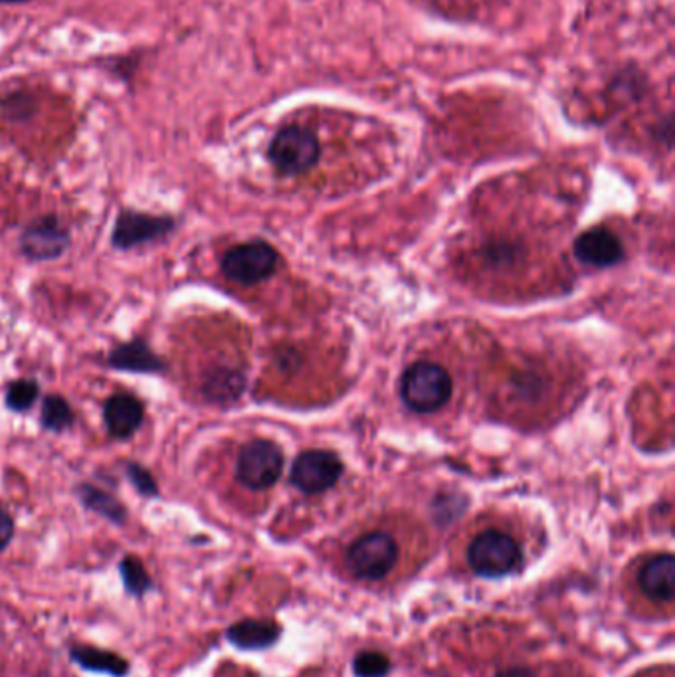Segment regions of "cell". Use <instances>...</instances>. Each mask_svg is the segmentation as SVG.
I'll use <instances>...</instances> for the list:
<instances>
[{"mask_svg": "<svg viewBox=\"0 0 675 677\" xmlns=\"http://www.w3.org/2000/svg\"><path fill=\"white\" fill-rule=\"evenodd\" d=\"M400 395L406 407L418 415L437 412L452 396V378L446 369L437 363L420 361L406 369L400 383Z\"/></svg>", "mask_w": 675, "mask_h": 677, "instance_id": "6da1fadb", "label": "cell"}, {"mask_svg": "<svg viewBox=\"0 0 675 677\" xmlns=\"http://www.w3.org/2000/svg\"><path fill=\"white\" fill-rule=\"evenodd\" d=\"M523 551L508 533L489 529L479 533L468 547L469 569L484 579H503L520 571Z\"/></svg>", "mask_w": 675, "mask_h": 677, "instance_id": "7a4b0ae2", "label": "cell"}, {"mask_svg": "<svg viewBox=\"0 0 675 677\" xmlns=\"http://www.w3.org/2000/svg\"><path fill=\"white\" fill-rule=\"evenodd\" d=\"M398 561V545L385 532L369 533L349 547L345 563L361 581H383Z\"/></svg>", "mask_w": 675, "mask_h": 677, "instance_id": "3957f363", "label": "cell"}, {"mask_svg": "<svg viewBox=\"0 0 675 677\" xmlns=\"http://www.w3.org/2000/svg\"><path fill=\"white\" fill-rule=\"evenodd\" d=\"M278 261L280 256L268 242H244L222 256L220 270L232 282L256 285L270 278L278 268Z\"/></svg>", "mask_w": 675, "mask_h": 677, "instance_id": "277c9868", "label": "cell"}, {"mask_svg": "<svg viewBox=\"0 0 675 677\" xmlns=\"http://www.w3.org/2000/svg\"><path fill=\"white\" fill-rule=\"evenodd\" d=\"M283 469L281 450L270 440H249L236 459V480L248 490H270L280 480Z\"/></svg>", "mask_w": 675, "mask_h": 677, "instance_id": "5b68a950", "label": "cell"}, {"mask_svg": "<svg viewBox=\"0 0 675 677\" xmlns=\"http://www.w3.org/2000/svg\"><path fill=\"white\" fill-rule=\"evenodd\" d=\"M268 155L281 175H302L319 161L322 147L312 131L303 127H283L274 137Z\"/></svg>", "mask_w": 675, "mask_h": 677, "instance_id": "8992f818", "label": "cell"}, {"mask_svg": "<svg viewBox=\"0 0 675 677\" xmlns=\"http://www.w3.org/2000/svg\"><path fill=\"white\" fill-rule=\"evenodd\" d=\"M175 230L177 220L173 217H159L139 210L124 209L114 222L112 246L115 250H136L139 246L165 241Z\"/></svg>", "mask_w": 675, "mask_h": 677, "instance_id": "52a82bcc", "label": "cell"}, {"mask_svg": "<svg viewBox=\"0 0 675 677\" xmlns=\"http://www.w3.org/2000/svg\"><path fill=\"white\" fill-rule=\"evenodd\" d=\"M70 230L54 214H44L28 222L22 230L19 248L32 261L58 260L70 248Z\"/></svg>", "mask_w": 675, "mask_h": 677, "instance_id": "ba28073f", "label": "cell"}, {"mask_svg": "<svg viewBox=\"0 0 675 677\" xmlns=\"http://www.w3.org/2000/svg\"><path fill=\"white\" fill-rule=\"evenodd\" d=\"M344 474V464L327 450H307L291 468V483L303 493H322L333 488Z\"/></svg>", "mask_w": 675, "mask_h": 677, "instance_id": "9c48e42d", "label": "cell"}, {"mask_svg": "<svg viewBox=\"0 0 675 677\" xmlns=\"http://www.w3.org/2000/svg\"><path fill=\"white\" fill-rule=\"evenodd\" d=\"M104 422L114 440H129L146 422V407L131 393H115L104 402Z\"/></svg>", "mask_w": 675, "mask_h": 677, "instance_id": "30bf717a", "label": "cell"}, {"mask_svg": "<svg viewBox=\"0 0 675 677\" xmlns=\"http://www.w3.org/2000/svg\"><path fill=\"white\" fill-rule=\"evenodd\" d=\"M107 365L133 375H163L166 371L165 361L141 337L114 347L107 354Z\"/></svg>", "mask_w": 675, "mask_h": 677, "instance_id": "8fae6325", "label": "cell"}, {"mask_svg": "<svg viewBox=\"0 0 675 677\" xmlns=\"http://www.w3.org/2000/svg\"><path fill=\"white\" fill-rule=\"evenodd\" d=\"M640 591L654 603L670 605L675 598V559L664 552L652 557L638 573Z\"/></svg>", "mask_w": 675, "mask_h": 677, "instance_id": "7c38bea8", "label": "cell"}, {"mask_svg": "<svg viewBox=\"0 0 675 677\" xmlns=\"http://www.w3.org/2000/svg\"><path fill=\"white\" fill-rule=\"evenodd\" d=\"M574 254L582 264L594 268H608L622 260L624 248L610 230L593 229L577 238Z\"/></svg>", "mask_w": 675, "mask_h": 677, "instance_id": "4fadbf2b", "label": "cell"}, {"mask_svg": "<svg viewBox=\"0 0 675 677\" xmlns=\"http://www.w3.org/2000/svg\"><path fill=\"white\" fill-rule=\"evenodd\" d=\"M226 640L238 650L254 652V650H266L271 647L280 640V626L271 620H260V618H246L236 625L230 626L226 630Z\"/></svg>", "mask_w": 675, "mask_h": 677, "instance_id": "5bb4252c", "label": "cell"}, {"mask_svg": "<svg viewBox=\"0 0 675 677\" xmlns=\"http://www.w3.org/2000/svg\"><path fill=\"white\" fill-rule=\"evenodd\" d=\"M70 660L85 672L104 674L109 677H125L131 669L129 662L124 656H119L117 652L95 646L70 647Z\"/></svg>", "mask_w": 675, "mask_h": 677, "instance_id": "9a60e30c", "label": "cell"}, {"mask_svg": "<svg viewBox=\"0 0 675 677\" xmlns=\"http://www.w3.org/2000/svg\"><path fill=\"white\" fill-rule=\"evenodd\" d=\"M75 498L80 500L85 510L92 511L95 515L104 517L105 522L114 523V525H125L129 517L127 507L121 501L94 483H78Z\"/></svg>", "mask_w": 675, "mask_h": 677, "instance_id": "2e32d148", "label": "cell"}, {"mask_svg": "<svg viewBox=\"0 0 675 677\" xmlns=\"http://www.w3.org/2000/svg\"><path fill=\"white\" fill-rule=\"evenodd\" d=\"M244 386L246 378L236 369H214L205 376L202 395L210 402L229 405L238 400V396L244 393Z\"/></svg>", "mask_w": 675, "mask_h": 677, "instance_id": "e0dca14e", "label": "cell"}, {"mask_svg": "<svg viewBox=\"0 0 675 677\" xmlns=\"http://www.w3.org/2000/svg\"><path fill=\"white\" fill-rule=\"evenodd\" d=\"M73 420H75V415L63 396H44L40 408V424L44 430L54 432V434H62L73 427Z\"/></svg>", "mask_w": 675, "mask_h": 677, "instance_id": "ac0fdd59", "label": "cell"}, {"mask_svg": "<svg viewBox=\"0 0 675 677\" xmlns=\"http://www.w3.org/2000/svg\"><path fill=\"white\" fill-rule=\"evenodd\" d=\"M119 574L124 583L125 593L133 598H143L153 591V579L147 573L143 561L136 555H125L119 563Z\"/></svg>", "mask_w": 675, "mask_h": 677, "instance_id": "d6986e66", "label": "cell"}, {"mask_svg": "<svg viewBox=\"0 0 675 677\" xmlns=\"http://www.w3.org/2000/svg\"><path fill=\"white\" fill-rule=\"evenodd\" d=\"M40 398V385L34 378L12 381L4 390V407L12 412H28Z\"/></svg>", "mask_w": 675, "mask_h": 677, "instance_id": "ffe728a7", "label": "cell"}, {"mask_svg": "<svg viewBox=\"0 0 675 677\" xmlns=\"http://www.w3.org/2000/svg\"><path fill=\"white\" fill-rule=\"evenodd\" d=\"M484 260L496 270H508L521 260L520 246L513 242H493L484 248Z\"/></svg>", "mask_w": 675, "mask_h": 677, "instance_id": "44dd1931", "label": "cell"}, {"mask_svg": "<svg viewBox=\"0 0 675 677\" xmlns=\"http://www.w3.org/2000/svg\"><path fill=\"white\" fill-rule=\"evenodd\" d=\"M125 474H127L129 483L136 488L137 493H139L141 498H149V500L159 498L161 491H159L156 480L146 466H141L139 462H127Z\"/></svg>", "mask_w": 675, "mask_h": 677, "instance_id": "7402d4cb", "label": "cell"}, {"mask_svg": "<svg viewBox=\"0 0 675 677\" xmlns=\"http://www.w3.org/2000/svg\"><path fill=\"white\" fill-rule=\"evenodd\" d=\"M353 672L357 677H386L391 672V660L381 652H361L354 657Z\"/></svg>", "mask_w": 675, "mask_h": 677, "instance_id": "603a6c76", "label": "cell"}, {"mask_svg": "<svg viewBox=\"0 0 675 677\" xmlns=\"http://www.w3.org/2000/svg\"><path fill=\"white\" fill-rule=\"evenodd\" d=\"M12 537H14V520L11 511L0 503V552L11 545Z\"/></svg>", "mask_w": 675, "mask_h": 677, "instance_id": "cb8c5ba5", "label": "cell"}, {"mask_svg": "<svg viewBox=\"0 0 675 677\" xmlns=\"http://www.w3.org/2000/svg\"><path fill=\"white\" fill-rule=\"evenodd\" d=\"M496 677H537L527 667H510V669H501Z\"/></svg>", "mask_w": 675, "mask_h": 677, "instance_id": "d4e9b609", "label": "cell"}, {"mask_svg": "<svg viewBox=\"0 0 675 677\" xmlns=\"http://www.w3.org/2000/svg\"><path fill=\"white\" fill-rule=\"evenodd\" d=\"M0 2H26V0H0Z\"/></svg>", "mask_w": 675, "mask_h": 677, "instance_id": "484cf974", "label": "cell"}]
</instances>
